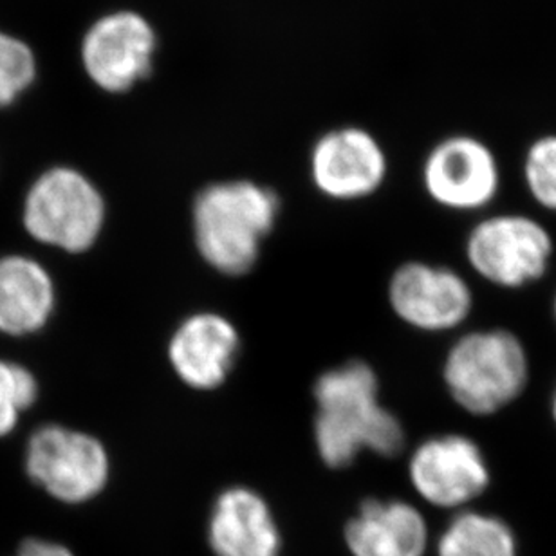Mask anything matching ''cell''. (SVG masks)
Masks as SVG:
<instances>
[{"label": "cell", "instance_id": "7c38bea8", "mask_svg": "<svg viewBox=\"0 0 556 556\" xmlns=\"http://www.w3.org/2000/svg\"><path fill=\"white\" fill-rule=\"evenodd\" d=\"M387 168L380 141L358 127L326 132L311 150V181L324 198L340 203L378 192L386 181Z\"/></svg>", "mask_w": 556, "mask_h": 556}, {"label": "cell", "instance_id": "277c9868", "mask_svg": "<svg viewBox=\"0 0 556 556\" xmlns=\"http://www.w3.org/2000/svg\"><path fill=\"white\" fill-rule=\"evenodd\" d=\"M108 223V201L87 172L71 163L40 172L22 198V225L27 236L62 252L94 248Z\"/></svg>", "mask_w": 556, "mask_h": 556}, {"label": "cell", "instance_id": "8fae6325", "mask_svg": "<svg viewBox=\"0 0 556 556\" xmlns=\"http://www.w3.org/2000/svg\"><path fill=\"white\" fill-rule=\"evenodd\" d=\"M241 351V332L228 316L217 311H195L170 332L166 362L190 391L214 392L230 380Z\"/></svg>", "mask_w": 556, "mask_h": 556}, {"label": "cell", "instance_id": "44dd1931", "mask_svg": "<svg viewBox=\"0 0 556 556\" xmlns=\"http://www.w3.org/2000/svg\"><path fill=\"white\" fill-rule=\"evenodd\" d=\"M549 416H552L553 427L556 428V380L549 394Z\"/></svg>", "mask_w": 556, "mask_h": 556}, {"label": "cell", "instance_id": "2e32d148", "mask_svg": "<svg viewBox=\"0 0 556 556\" xmlns=\"http://www.w3.org/2000/svg\"><path fill=\"white\" fill-rule=\"evenodd\" d=\"M438 556H519L514 528L497 515L463 509L438 539Z\"/></svg>", "mask_w": 556, "mask_h": 556}, {"label": "cell", "instance_id": "9a60e30c", "mask_svg": "<svg viewBox=\"0 0 556 556\" xmlns=\"http://www.w3.org/2000/svg\"><path fill=\"white\" fill-rule=\"evenodd\" d=\"M53 278L35 258L5 255L0 258V332L27 337L46 327L53 315Z\"/></svg>", "mask_w": 556, "mask_h": 556}, {"label": "cell", "instance_id": "d6986e66", "mask_svg": "<svg viewBox=\"0 0 556 556\" xmlns=\"http://www.w3.org/2000/svg\"><path fill=\"white\" fill-rule=\"evenodd\" d=\"M38 381L31 370L0 359V438L10 435L21 414L35 405Z\"/></svg>", "mask_w": 556, "mask_h": 556}, {"label": "cell", "instance_id": "9c48e42d", "mask_svg": "<svg viewBox=\"0 0 556 556\" xmlns=\"http://www.w3.org/2000/svg\"><path fill=\"white\" fill-rule=\"evenodd\" d=\"M387 302L397 320L414 331L443 334L457 331L470 320L476 294L457 269L408 261L389 278Z\"/></svg>", "mask_w": 556, "mask_h": 556}, {"label": "cell", "instance_id": "ac0fdd59", "mask_svg": "<svg viewBox=\"0 0 556 556\" xmlns=\"http://www.w3.org/2000/svg\"><path fill=\"white\" fill-rule=\"evenodd\" d=\"M522 181L539 208L556 214V135L533 139L522 160Z\"/></svg>", "mask_w": 556, "mask_h": 556}, {"label": "cell", "instance_id": "7402d4cb", "mask_svg": "<svg viewBox=\"0 0 556 556\" xmlns=\"http://www.w3.org/2000/svg\"><path fill=\"white\" fill-rule=\"evenodd\" d=\"M552 318H553V324H555V329H556V291H555V294H553V300H552Z\"/></svg>", "mask_w": 556, "mask_h": 556}, {"label": "cell", "instance_id": "30bf717a", "mask_svg": "<svg viewBox=\"0 0 556 556\" xmlns=\"http://www.w3.org/2000/svg\"><path fill=\"white\" fill-rule=\"evenodd\" d=\"M422 187L441 208L477 214L497 201L503 172L490 144L470 135H454L433 144L422 161Z\"/></svg>", "mask_w": 556, "mask_h": 556}, {"label": "cell", "instance_id": "8992f818", "mask_svg": "<svg viewBox=\"0 0 556 556\" xmlns=\"http://www.w3.org/2000/svg\"><path fill=\"white\" fill-rule=\"evenodd\" d=\"M157 33L147 16L130 8L105 11L80 40L87 80L105 97H124L149 80L154 70Z\"/></svg>", "mask_w": 556, "mask_h": 556}, {"label": "cell", "instance_id": "e0dca14e", "mask_svg": "<svg viewBox=\"0 0 556 556\" xmlns=\"http://www.w3.org/2000/svg\"><path fill=\"white\" fill-rule=\"evenodd\" d=\"M37 54L13 33L0 29V111L15 108L37 84Z\"/></svg>", "mask_w": 556, "mask_h": 556}, {"label": "cell", "instance_id": "7a4b0ae2", "mask_svg": "<svg viewBox=\"0 0 556 556\" xmlns=\"http://www.w3.org/2000/svg\"><path fill=\"white\" fill-rule=\"evenodd\" d=\"M280 198L252 179L210 182L192 203L195 252L210 269L223 277L252 274L263 255L264 242L274 233Z\"/></svg>", "mask_w": 556, "mask_h": 556}, {"label": "cell", "instance_id": "3957f363", "mask_svg": "<svg viewBox=\"0 0 556 556\" xmlns=\"http://www.w3.org/2000/svg\"><path fill=\"white\" fill-rule=\"evenodd\" d=\"M531 354L522 337L506 327L460 332L441 365L444 391L455 407L493 417L522 400L531 383Z\"/></svg>", "mask_w": 556, "mask_h": 556}, {"label": "cell", "instance_id": "5bb4252c", "mask_svg": "<svg viewBox=\"0 0 556 556\" xmlns=\"http://www.w3.org/2000/svg\"><path fill=\"white\" fill-rule=\"evenodd\" d=\"M353 556H425L430 530L421 509L402 498H367L343 528Z\"/></svg>", "mask_w": 556, "mask_h": 556}, {"label": "cell", "instance_id": "52a82bcc", "mask_svg": "<svg viewBox=\"0 0 556 556\" xmlns=\"http://www.w3.org/2000/svg\"><path fill=\"white\" fill-rule=\"evenodd\" d=\"M26 471L60 503H91L108 488L111 457L100 439L62 425H43L26 446Z\"/></svg>", "mask_w": 556, "mask_h": 556}, {"label": "cell", "instance_id": "ba28073f", "mask_svg": "<svg viewBox=\"0 0 556 556\" xmlns=\"http://www.w3.org/2000/svg\"><path fill=\"white\" fill-rule=\"evenodd\" d=\"M408 481L432 508L463 511L492 486V465L476 439L459 432L422 439L408 455Z\"/></svg>", "mask_w": 556, "mask_h": 556}, {"label": "cell", "instance_id": "ffe728a7", "mask_svg": "<svg viewBox=\"0 0 556 556\" xmlns=\"http://www.w3.org/2000/svg\"><path fill=\"white\" fill-rule=\"evenodd\" d=\"M16 556H75L71 549L56 542L27 539L18 546Z\"/></svg>", "mask_w": 556, "mask_h": 556}, {"label": "cell", "instance_id": "5b68a950", "mask_svg": "<svg viewBox=\"0 0 556 556\" xmlns=\"http://www.w3.org/2000/svg\"><path fill=\"white\" fill-rule=\"evenodd\" d=\"M555 236L533 215H484L468 230L465 258L477 277L503 291H522L552 271Z\"/></svg>", "mask_w": 556, "mask_h": 556}, {"label": "cell", "instance_id": "4fadbf2b", "mask_svg": "<svg viewBox=\"0 0 556 556\" xmlns=\"http://www.w3.org/2000/svg\"><path fill=\"white\" fill-rule=\"evenodd\" d=\"M206 541L215 556H280L282 533L264 495L250 486L225 488L206 522Z\"/></svg>", "mask_w": 556, "mask_h": 556}, {"label": "cell", "instance_id": "6da1fadb", "mask_svg": "<svg viewBox=\"0 0 556 556\" xmlns=\"http://www.w3.org/2000/svg\"><path fill=\"white\" fill-rule=\"evenodd\" d=\"M380 394V378L364 359H349L316 378L313 443L327 468H349L364 452L391 459L405 450L402 419Z\"/></svg>", "mask_w": 556, "mask_h": 556}]
</instances>
